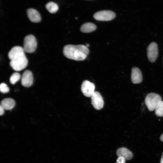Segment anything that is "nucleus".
<instances>
[{
	"label": "nucleus",
	"instance_id": "nucleus-18",
	"mask_svg": "<svg viewBox=\"0 0 163 163\" xmlns=\"http://www.w3.org/2000/svg\"><path fill=\"white\" fill-rule=\"evenodd\" d=\"M0 90L2 93H6L9 91V88L6 84L1 83L0 85Z\"/></svg>",
	"mask_w": 163,
	"mask_h": 163
},
{
	"label": "nucleus",
	"instance_id": "nucleus-2",
	"mask_svg": "<svg viewBox=\"0 0 163 163\" xmlns=\"http://www.w3.org/2000/svg\"><path fill=\"white\" fill-rule=\"evenodd\" d=\"M89 53L88 49L82 45H66L63 53L67 58L76 61H82L86 58Z\"/></svg>",
	"mask_w": 163,
	"mask_h": 163
},
{
	"label": "nucleus",
	"instance_id": "nucleus-5",
	"mask_svg": "<svg viewBox=\"0 0 163 163\" xmlns=\"http://www.w3.org/2000/svg\"><path fill=\"white\" fill-rule=\"evenodd\" d=\"M116 16L115 13L109 10H103L95 13L93 16L96 20L101 21H108L112 20Z\"/></svg>",
	"mask_w": 163,
	"mask_h": 163
},
{
	"label": "nucleus",
	"instance_id": "nucleus-15",
	"mask_svg": "<svg viewBox=\"0 0 163 163\" xmlns=\"http://www.w3.org/2000/svg\"><path fill=\"white\" fill-rule=\"evenodd\" d=\"M46 8L51 13H56L59 9L58 5L56 3L52 2L48 3L46 5Z\"/></svg>",
	"mask_w": 163,
	"mask_h": 163
},
{
	"label": "nucleus",
	"instance_id": "nucleus-11",
	"mask_svg": "<svg viewBox=\"0 0 163 163\" xmlns=\"http://www.w3.org/2000/svg\"><path fill=\"white\" fill-rule=\"evenodd\" d=\"M27 13L28 18L31 21L37 23L40 21V15L36 10L33 8L29 9L27 10Z\"/></svg>",
	"mask_w": 163,
	"mask_h": 163
},
{
	"label": "nucleus",
	"instance_id": "nucleus-13",
	"mask_svg": "<svg viewBox=\"0 0 163 163\" xmlns=\"http://www.w3.org/2000/svg\"><path fill=\"white\" fill-rule=\"evenodd\" d=\"M15 102L14 100L11 98H6L1 102V105L5 110H11L14 106Z\"/></svg>",
	"mask_w": 163,
	"mask_h": 163
},
{
	"label": "nucleus",
	"instance_id": "nucleus-12",
	"mask_svg": "<svg viewBox=\"0 0 163 163\" xmlns=\"http://www.w3.org/2000/svg\"><path fill=\"white\" fill-rule=\"evenodd\" d=\"M116 154L118 156H122L126 160H130L133 157V154L131 152L126 148L121 147L117 149Z\"/></svg>",
	"mask_w": 163,
	"mask_h": 163
},
{
	"label": "nucleus",
	"instance_id": "nucleus-19",
	"mask_svg": "<svg viewBox=\"0 0 163 163\" xmlns=\"http://www.w3.org/2000/svg\"><path fill=\"white\" fill-rule=\"evenodd\" d=\"M126 160L123 157L118 156L116 163H125Z\"/></svg>",
	"mask_w": 163,
	"mask_h": 163
},
{
	"label": "nucleus",
	"instance_id": "nucleus-10",
	"mask_svg": "<svg viewBox=\"0 0 163 163\" xmlns=\"http://www.w3.org/2000/svg\"><path fill=\"white\" fill-rule=\"evenodd\" d=\"M131 80L134 84L141 83L142 80V73L141 70L137 67H133L132 69Z\"/></svg>",
	"mask_w": 163,
	"mask_h": 163
},
{
	"label": "nucleus",
	"instance_id": "nucleus-9",
	"mask_svg": "<svg viewBox=\"0 0 163 163\" xmlns=\"http://www.w3.org/2000/svg\"><path fill=\"white\" fill-rule=\"evenodd\" d=\"M33 77L32 72L29 70H26L23 73L21 77V84L24 86L29 87L32 84Z\"/></svg>",
	"mask_w": 163,
	"mask_h": 163
},
{
	"label": "nucleus",
	"instance_id": "nucleus-8",
	"mask_svg": "<svg viewBox=\"0 0 163 163\" xmlns=\"http://www.w3.org/2000/svg\"><path fill=\"white\" fill-rule=\"evenodd\" d=\"M91 104L95 109L100 110L103 107L104 100L99 92L95 91L91 97Z\"/></svg>",
	"mask_w": 163,
	"mask_h": 163
},
{
	"label": "nucleus",
	"instance_id": "nucleus-3",
	"mask_svg": "<svg viewBox=\"0 0 163 163\" xmlns=\"http://www.w3.org/2000/svg\"><path fill=\"white\" fill-rule=\"evenodd\" d=\"M161 101V96L154 93H149L145 99V104L150 111L154 110L158 104Z\"/></svg>",
	"mask_w": 163,
	"mask_h": 163
},
{
	"label": "nucleus",
	"instance_id": "nucleus-22",
	"mask_svg": "<svg viewBox=\"0 0 163 163\" xmlns=\"http://www.w3.org/2000/svg\"><path fill=\"white\" fill-rule=\"evenodd\" d=\"M160 139L161 141L163 142V133L162 134L161 136Z\"/></svg>",
	"mask_w": 163,
	"mask_h": 163
},
{
	"label": "nucleus",
	"instance_id": "nucleus-14",
	"mask_svg": "<svg viewBox=\"0 0 163 163\" xmlns=\"http://www.w3.org/2000/svg\"><path fill=\"white\" fill-rule=\"evenodd\" d=\"M96 29V26L94 24L88 22L83 24L81 27L80 30L84 33H88L94 31Z\"/></svg>",
	"mask_w": 163,
	"mask_h": 163
},
{
	"label": "nucleus",
	"instance_id": "nucleus-7",
	"mask_svg": "<svg viewBox=\"0 0 163 163\" xmlns=\"http://www.w3.org/2000/svg\"><path fill=\"white\" fill-rule=\"evenodd\" d=\"M158 55L157 44L154 42H152L147 48V56L149 60L152 62H154L156 59Z\"/></svg>",
	"mask_w": 163,
	"mask_h": 163
},
{
	"label": "nucleus",
	"instance_id": "nucleus-6",
	"mask_svg": "<svg viewBox=\"0 0 163 163\" xmlns=\"http://www.w3.org/2000/svg\"><path fill=\"white\" fill-rule=\"evenodd\" d=\"M95 86L93 83L88 80H85L82 83L81 90L85 96L91 97L95 92Z\"/></svg>",
	"mask_w": 163,
	"mask_h": 163
},
{
	"label": "nucleus",
	"instance_id": "nucleus-16",
	"mask_svg": "<svg viewBox=\"0 0 163 163\" xmlns=\"http://www.w3.org/2000/svg\"><path fill=\"white\" fill-rule=\"evenodd\" d=\"M154 110L155 114L157 116L163 117V101L159 102Z\"/></svg>",
	"mask_w": 163,
	"mask_h": 163
},
{
	"label": "nucleus",
	"instance_id": "nucleus-1",
	"mask_svg": "<svg viewBox=\"0 0 163 163\" xmlns=\"http://www.w3.org/2000/svg\"><path fill=\"white\" fill-rule=\"evenodd\" d=\"M23 48L16 46L12 47L8 53L10 65L16 71H21L27 66L28 60Z\"/></svg>",
	"mask_w": 163,
	"mask_h": 163
},
{
	"label": "nucleus",
	"instance_id": "nucleus-20",
	"mask_svg": "<svg viewBox=\"0 0 163 163\" xmlns=\"http://www.w3.org/2000/svg\"><path fill=\"white\" fill-rule=\"evenodd\" d=\"M4 109L1 106H0V115L2 116L4 112Z\"/></svg>",
	"mask_w": 163,
	"mask_h": 163
},
{
	"label": "nucleus",
	"instance_id": "nucleus-4",
	"mask_svg": "<svg viewBox=\"0 0 163 163\" xmlns=\"http://www.w3.org/2000/svg\"><path fill=\"white\" fill-rule=\"evenodd\" d=\"M37 45V40L34 36L29 35L25 37L23 47L25 52L29 53H33L36 50Z\"/></svg>",
	"mask_w": 163,
	"mask_h": 163
},
{
	"label": "nucleus",
	"instance_id": "nucleus-23",
	"mask_svg": "<svg viewBox=\"0 0 163 163\" xmlns=\"http://www.w3.org/2000/svg\"><path fill=\"white\" fill-rule=\"evenodd\" d=\"M89 44H86V45L85 46L87 47H88L89 46Z\"/></svg>",
	"mask_w": 163,
	"mask_h": 163
},
{
	"label": "nucleus",
	"instance_id": "nucleus-21",
	"mask_svg": "<svg viewBox=\"0 0 163 163\" xmlns=\"http://www.w3.org/2000/svg\"><path fill=\"white\" fill-rule=\"evenodd\" d=\"M160 162V163H163V152L162 153V155L161 156Z\"/></svg>",
	"mask_w": 163,
	"mask_h": 163
},
{
	"label": "nucleus",
	"instance_id": "nucleus-17",
	"mask_svg": "<svg viewBox=\"0 0 163 163\" xmlns=\"http://www.w3.org/2000/svg\"><path fill=\"white\" fill-rule=\"evenodd\" d=\"M21 77V75L19 73L17 72H14L12 74L10 77V82L11 84L14 85L20 79Z\"/></svg>",
	"mask_w": 163,
	"mask_h": 163
}]
</instances>
